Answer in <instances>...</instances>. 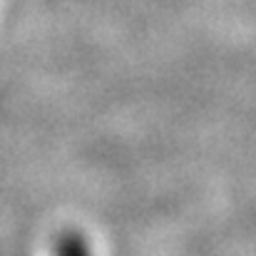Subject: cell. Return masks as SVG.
<instances>
[{
    "label": "cell",
    "mask_w": 256,
    "mask_h": 256,
    "mask_svg": "<svg viewBox=\"0 0 256 256\" xmlns=\"http://www.w3.org/2000/svg\"><path fill=\"white\" fill-rule=\"evenodd\" d=\"M52 256H92V252L82 232L65 229L52 242Z\"/></svg>",
    "instance_id": "1"
}]
</instances>
